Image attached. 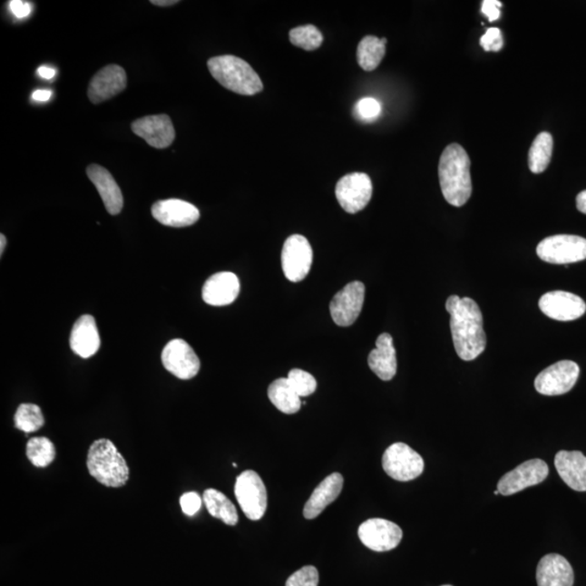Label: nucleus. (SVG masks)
<instances>
[{"label":"nucleus","instance_id":"nucleus-1","mask_svg":"<svg viewBox=\"0 0 586 586\" xmlns=\"http://www.w3.org/2000/svg\"><path fill=\"white\" fill-rule=\"evenodd\" d=\"M445 308L457 356L463 361H474L486 347L483 312L473 298L458 296L447 298Z\"/></svg>","mask_w":586,"mask_h":586},{"label":"nucleus","instance_id":"nucleus-2","mask_svg":"<svg viewBox=\"0 0 586 586\" xmlns=\"http://www.w3.org/2000/svg\"><path fill=\"white\" fill-rule=\"evenodd\" d=\"M439 180L442 193L451 206L463 207L472 197L470 159L465 149L458 143H451L442 152Z\"/></svg>","mask_w":586,"mask_h":586},{"label":"nucleus","instance_id":"nucleus-3","mask_svg":"<svg viewBox=\"0 0 586 586\" xmlns=\"http://www.w3.org/2000/svg\"><path fill=\"white\" fill-rule=\"evenodd\" d=\"M87 469L93 478L108 488H121L130 478L124 457L108 439L96 440L87 455Z\"/></svg>","mask_w":586,"mask_h":586},{"label":"nucleus","instance_id":"nucleus-4","mask_svg":"<svg viewBox=\"0 0 586 586\" xmlns=\"http://www.w3.org/2000/svg\"><path fill=\"white\" fill-rule=\"evenodd\" d=\"M210 73L220 85L239 95L253 96L263 91V82L245 60L236 56L213 57L208 61Z\"/></svg>","mask_w":586,"mask_h":586},{"label":"nucleus","instance_id":"nucleus-5","mask_svg":"<svg viewBox=\"0 0 586 586\" xmlns=\"http://www.w3.org/2000/svg\"><path fill=\"white\" fill-rule=\"evenodd\" d=\"M235 495L243 513L250 521H259L268 510V491L263 480L253 470L238 475Z\"/></svg>","mask_w":586,"mask_h":586},{"label":"nucleus","instance_id":"nucleus-6","mask_svg":"<svg viewBox=\"0 0 586 586\" xmlns=\"http://www.w3.org/2000/svg\"><path fill=\"white\" fill-rule=\"evenodd\" d=\"M536 254L542 261L566 265L586 259V239L574 235L547 237L536 247Z\"/></svg>","mask_w":586,"mask_h":586},{"label":"nucleus","instance_id":"nucleus-7","mask_svg":"<svg viewBox=\"0 0 586 586\" xmlns=\"http://www.w3.org/2000/svg\"><path fill=\"white\" fill-rule=\"evenodd\" d=\"M383 467L392 479L411 481L419 477L425 469L423 457L405 444H395L386 450Z\"/></svg>","mask_w":586,"mask_h":586},{"label":"nucleus","instance_id":"nucleus-8","mask_svg":"<svg viewBox=\"0 0 586 586\" xmlns=\"http://www.w3.org/2000/svg\"><path fill=\"white\" fill-rule=\"evenodd\" d=\"M373 196V182L367 174H347L336 186V197L342 209L356 214L366 208Z\"/></svg>","mask_w":586,"mask_h":586},{"label":"nucleus","instance_id":"nucleus-9","mask_svg":"<svg viewBox=\"0 0 586 586\" xmlns=\"http://www.w3.org/2000/svg\"><path fill=\"white\" fill-rule=\"evenodd\" d=\"M312 262L313 250L307 238L302 235L290 236L281 252V265L286 278L292 283L303 280L311 270Z\"/></svg>","mask_w":586,"mask_h":586},{"label":"nucleus","instance_id":"nucleus-10","mask_svg":"<svg viewBox=\"0 0 586 586\" xmlns=\"http://www.w3.org/2000/svg\"><path fill=\"white\" fill-rule=\"evenodd\" d=\"M580 367L572 361H561L542 370L535 378L534 386L539 394L554 396L567 394L577 384Z\"/></svg>","mask_w":586,"mask_h":586},{"label":"nucleus","instance_id":"nucleus-11","mask_svg":"<svg viewBox=\"0 0 586 586\" xmlns=\"http://www.w3.org/2000/svg\"><path fill=\"white\" fill-rule=\"evenodd\" d=\"M365 300V286L361 281H352L341 289L330 302V314L341 327H349L356 322Z\"/></svg>","mask_w":586,"mask_h":586},{"label":"nucleus","instance_id":"nucleus-12","mask_svg":"<svg viewBox=\"0 0 586 586\" xmlns=\"http://www.w3.org/2000/svg\"><path fill=\"white\" fill-rule=\"evenodd\" d=\"M549 466L544 461L535 458L503 475L497 483V490L505 496L518 493L524 489L543 483L549 475Z\"/></svg>","mask_w":586,"mask_h":586},{"label":"nucleus","instance_id":"nucleus-13","mask_svg":"<svg viewBox=\"0 0 586 586\" xmlns=\"http://www.w3.org/2000/svg\"><path fill=\"white\" fill-rule=\"evenodd\" d=\"M362 543L375 552H388L396 549L403 538L402 529L386 519L374 518L363 523L358 528Z\"/></svg>","mask_w":586,"mask_h":586},{"label":"nucleus","instance_id":"nucleus-14","mask_svg":"<svg viewBox=\"0 0 586 586\" xmlns=\"http://www.w3.org/2000/svg\"><path fill=\"white\" fill-rule=\"evenodd\" d=\"M162 363L169 373L181 380L196 377L200 370V359L192 347L181 339H174L165 346Z\"/></svg>","mask_w":586,"mask_h":586},{"label":"nucleus","instance_id":"nucleus-15","mask_svg":"<svg viewBox=\"0 0 586 586\" xmlns=\"http://www.w3.org/2000/svg\"><path fill=\"white\" fill-rule=\"evenodd\" d=\"M539 307L546 317L560 322H571L582 317L586 304L577 295L567 291H551L540 298Z\"/></svg>","mask_w":586,"mask_h":586},{"label":"nucleus","instance_id":"nucleus-16","mask_svg":"<svg viewBox=\"0 0 586 586\" xmlns=\"http://www.w3.org/2000/svg\"><path fill=\"white\" fill-rule=\"evenodd\" d=\"M132 131L146 141L149 146L164 149L172 145L175 130L172 120L167 114L149 115L132 123Z\"/></svg>","mask_w":586,"mask_h":586},{"label":"nucleus","instance_id":"nucleus-17","mask_svg":"<svg viewBox=\"0 0 586 586\" xmlns=\"http://www.w3.org/2000/svg\"><path fill=\"white\" fill-rule=\"evenodd\" d=\"M126 86L125 70L120 65L110 64L93 77L88 87V98L93 103H101L119 95Z\"/></svg>","mask_w":586,"mask_h":586},{"label":"nucleus","instance_id":"nucleus-18","mask_svg":"<svg viewBox=\"0 0 586 586\" xmlns=\"http://www.w3.org/2000/svg\"><path fill=\"white\" fill-rule=\"evenodd\" d=\"M151 213L159 223L177 229L191 226L200 219V212L193 204L180 199H168L154 203Z\"/></svg>","mask_w":586,"mask_h":586},{"label":"nucleus","instance_id":"nucleus-19","mask_svg":"<svg viewBox=\"0 0 586 586\" xmlns=\"http://www.w3.org/2000/svg\"><path fill=\"white\" fill-rule=\"evenodd\" d=\"M240 292V281L234 273L220 272L210 278L202 288L203 301L213 307L233 303Z\"/></svg>","mask_w":586,"mask_h":586},{"label":"nucleus","instance_id":"nucleus-20","mask_svg":"<svg viewBox=\"0 0 586 586\" xmlns=\"http://www.w3.org/2000/svg\"><path fill=\"white\" fill-rule=\"evenodd\" d=\"M101 335H99L95 318L92 315H83L72 328L70 347L76 356L90 358L101 349Z\"/></svg>","mask_w":586,"mask_h":586},{"label":"nucleus","instance_id":"nucleus-21","mask_svg":"<svg viewBox=\"0 0 586 586\" xmlns=\"http://www.w3.org/2000/svg\"><path fill=\"white\" fill-rule=\"evenodd\" d=\"M88 179L97 188L104 207L112 215H118L123 209V195L112 173L102 165L92 164L86 170Z\"/></svg>","mask_w":586,"mask_h":586},{"label":"nucleus","instance_id":"nucleus-22","mask_svg":"<svg viewBox=\"0 0 586 586\" xmlns=\"http://www.w3.org/2000/svg\"><path fill=\"white\" fill-rule=\"evenodd\" d=\"M536 582L538 586H573V569L565 557L546 555L536 568Z\"/></svg>","mask_w":586,"mask_h":586},{"label":"nucleus","instance_id":"nucleus-23","mask_svg":"<svg viewBox=\"0 0 586 586\" xmlns=\"http://www.w3.org/2000/svg\"><path fill=\"white\" fill-rule=\"evenodd\" d=\"M555 467L569 488L586 492V457L581 452H558L555 456Z\"/></svg>","mask_w":586,"mask_h":586},{"label":"nucleus","instance_id":"nucleus-24","mask_svg":"<svg viewBox=\"0 0 586 586\" xmlns=\"http://www.w3.org/2000/svg\"><path fill=\"white\" fill-rule=\"evenodd\" d=\"M344 477L338 473L331 474L328 477H326L315 489L306 506H304V517L308 521L318 517L326 507L338 499L342 488H344Z\"/></svg>","mask_w":586,"mask_h":586},{"label":"nucleus","instance_id":"nucleus-25","mask_svg":"<svg viewBox=\"0 0 586 586\" xmlns=\"http://www.w3.org/2000/svg\"><path fill=\"white\" fill-rule=\"evenodd\" d=\"M368 366L381 380L394 379L397 370L396 351L389 334H381L375 349L369 353Z\"/></svg>","mask_w":586,"mask_h":586},{"label":"nucleus","instance_id":"nucleus-26","mask_svg":"<svg viewBox=\"0 0 586 586\" xmlns=\"http://www.w3.org/2000/svg\"><path fill=\"white\" fill-rule=\"evenodd\" d=\"M269 399L273 405L284 414H296L301 408V397L293 390L288 379L279 378L269 386Z\"/></svg>","mask_w":586,"mask_h":586},{"label":"nucleus","instance_id":"nucleus-27","mask_svg":"<svg viewBox=\"0 0 586 586\" xmlns=\"http://www.w3.org/2000/svg\"><path fill=\"white\" fill-rule=\"evenodd\" d=\"M202 499L210 515L220 519L229 526H236L239 521L236 507L222 492L208 489L204 491Z\"/></svg>","mask_w":586,"mask_h":586},{"label":"nucleus","instance_id":"nucleus-28","mask_svg":"<svg viewBox=\"0 0 586 586\" xmlns=\"http://www.w3.org/2000/svg\"><path fill=\"white\" fill-rule=\"evenodd\" d=\"M386 38L376 36L364 37L357 46L356 58L359 66L365 71L378 68L386 54Z\"/></svg>","mask_w":586,"mask_h":586},{"label":"nucleus","instance_id":"nucleus-29","mask_svg":"<svg viewBox=\"0 0 586 586\" xmlns=\"http://www.w3.org/2000/svg\"><path fill=\"white\" fill-rule=\"evenodd\" d=\"M554 141L550 132H541L535 137L529 151V168L534 174L543 173L549 168Z\"/></svg>","mask_w":586,"mask_h":586},{"label":"nucleus","instance_id":"nucleus-30","mask_svg":"<svg viewBox=\"0 0 586 586\" xmlns=\"http://www.w3.org/2000/svg\"><path fill=\"white\" fill-rule=\"evenodd\" d=\"M26 455L30 462L38 468H45L56 458V447L45 436H36L27 442Z\"/></svg>","mask_w":586,"mask_h":586},{"label":"nucleus","instance_id":"nucleus-31","mask_svg":"<svg viewBox=\"0 0 586 586\" xmlns=\"http://www.w3.org/2000/svg\"><path fill=\"white\" fill-rule=\"evenodd\" d=\"M44 424H45V418H44L40 406L31 405V403H24L15 412V428L24 431L25 434L35 433V431L43 427Z\"/></svg>","mask_w":586,"mask_h":586},{"label":"nucleus","instance_id":"nucleus-32","mask_svg":"<svg viewBox=\"0 0 586 586\" xmlns=\"http://www.w3.org/2000/svg\"><path fill=\"white\" fill-rule=\"evenodd\" d=\"M290 43L307 52L317 51L322 46L324 37L317 26L312 24L298 26L289 33Z\"/></svg>","mask_w":586,"mask_h":586},{"label":"nucleus","instance_id":"nucleus-33","mask_svg":"<svg viewBox=\"0 0 586 586\" xmlns=\"http://www.w3.org/2000/svg\"><path fill=\"white\" fill-rule=\"evenodd\" d=\"M287 379H288L293 390H295L300 397L311 396L315 391H317V379H315L311 374L304 372L302 369L290 370Z\"/></svg>","mask_w":586,"mask_h":586},{"label":"nucleus","instance_id":"nucleus-34","mask_svg":"<svg viewBox=\"0 0 586 586\" xmlns=\"http://www.w3.org/2000/svg\"><path fill=\"white\" fill-rule=\"evenodd\" d=\"M354 114L359 121L370 123L380 117L381 103L374 98H363L356 104Z\"/></svg>","mask_w":586,"mask_h":586},{"label":"nucleus","instance_id":"nucleus-35","mask_svg":"<svg viewBox=\"0 0 586 586\" xmlns=\"http://www.w3.org/2000/svg\"><path fill=\"white\" fill-rule=\"evenodd\" d=\"M319 574L317 568L306 566L287 580L286 586H318Z\"/></svg>","mask_w":586,"mask_h":586},{"label":"nucleus","instance_id":"nucleus-36","mask_svg":"<svg viewBox=\"0 0 586 586\" xmlns=\"http://www.w3.org/2000/svg\"><path fill=\"white\" fill-rule=\"evenodd\" d=\"M480 45L483 47L485 52H500L504 45L500 29L493 27V29L486 31L485 34L481 37Z\"/></svg>","mask_w":586,"mask_h":586},{"label":"nucleus","instance_id":"nucleus-37","mask_svg":"<svg viewBox=\"0 0 586 586\" xmlns=\"http://www.w3.org/2000/svg\"><path fill=\"white\" fill-rule=\"evenodd\" d=\"M182 513L187 516H195L200 511L202 499L197 492H188L182 494L180 500Z\"/></svg>","mask_w":586,"mask_h":586},{"label":"nucleus","instance_id":"nucleus-38","mask_svg":"<svg viewBox=\"0 0 586 586\" xmlns=\"http://www.w3.org/2000/svg\"><path fill=\"white\" fill-rule=\"evenodd\" d=\"M502 3L499 0H485L483 3V14L489 19L490 22H494L500 19Z\"/></svg>","mask_w":586,"mask_h":586},{"label":"nucleus","instance_id":"nucleus-39","mask_svg":"<svg viewBox=\"0 0 586 586\" xmlns=\"http://www.w3.org/2000/svg\"><path fill=\"white\" fill-rule=\"evenodd\" d=\"M9 7L11 13L18 19L26 18L32 13V5L27 2H22V0H13V2L9 3Z\"/></svg>","mask_w":586,"mask_h":586},{"label":"nucleus","instance_id":"nucleus-40","mask_svg":"<svg viewBox=\"0 0 586 586\" xmlns=\"http://www.w3.org/2000/svg\"><path fill=\"white\" fill-rule=\"evenodd\" d=\"M38 75L43 77V79L45 80H52L54 79V75H56V70L51 68V66H41V68H38L37 70Z\"/></svg>","mask_w":586,"mask_h":586},{"label":"nucleus","instance_id":"nucleus-41","mask_svg":"<svg viewBox=\"0 0 586 586\" xmlns=\"http://www.w3.org/2000/svg\"><path fill=\"white\" fill-rule=\"evenodd\" d=\"M52 97L51 91H36L33 93L32 98L35 102H48Z\"/></svg>","mask_w":586,"mask_h":586},{"label":"nucleus","instance_id":"nucleus-42","mask_svg":"<svg viewBox=\"0 0 586 586\" xmlns=\"http://www.w3.org/2000/svg\"><path fill=\"white\" fill-rule=\"evenodd\" d=\"M577 208L580 212L586 214V190L579 193L577 197Z\"/></svg>","mask_w":586,"mask_h":586},{"label":"nucleus","instance_id":"nucleus-43","mask_svg":"<svg viewBox=\"0 0 586 586\" xmlns=\"http://www.w3.org/2000/svg\"><path fill=\"white\" fill-rule=\"evenodd\" d=\"M154 5H159V7H169V5H176L177 0H152L151 2Z\"/></svg>","mask_w":586,"mask_h":586},{"label":"nucleus","instance_id":"nucleus-44","mask_svg":"<svg viewBox=\"0 0 586 586\" xmlns=\"http://www.w3.org/2000/svg\"><path fill=\"white\" fill-rule=\"evenodd\" d=\"M0 242H2V245H0V253H2L3 256L5 245H7V239H5L4 234L0 235Z\"/></svg>","mask_w":586,"mask_h":586},{"label":"nucleus","instance_id":"nucleus-45","mask_svg":"<svg viewBox=\"0 0 586 586\" xmlns=\"http://www.w3.org/2000/svg\"><path fill=\"white\" fill-rule=\"evenodd\" d=\"M494 494H495V495H500V494H501V493H500V491H499V490H496V491L494 492Z\"/></svg>","mask_w":586,"mask_h":586},{"label":"nucleus","instance_id":"nucleus-46","mask_svg":"<svg viewBox=\"0 0 586 586\" xmlns=\"http://www.w3.org/2000/svg\"><path fill=\"white\" fill-rule=\"evenodd\" d=\"M444 586H450V585H444Z\"/></svg>","mask_w":586,"mask_h":586}]
</instances>
